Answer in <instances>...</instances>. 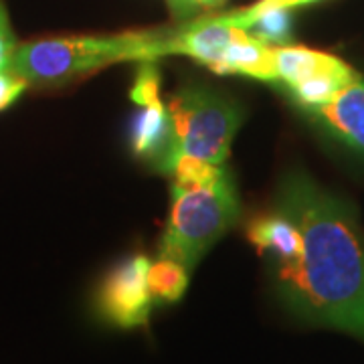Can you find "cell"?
<instances>
[{
	"label": "cell",
	"mask_w": 364,
	"mask_h": 364,
	"mask_svg": "<svg viewBox=\"0 0 364 364\" xmlns=\"http://www.w3.org/2000/svg\"><path fill=\"white\" fill-rule=\"evenodd\" d=\"M146 279L154 304H176L188 287V269L178 261L160 257L150 263Z\"/></svg>",
	"instance_id": "cell-11"
},
{
	"label": "cell",
	"mask_w": 364,
	"mask_h": 364,
	"mask_svg": "<svg viewBox=\"0 0 364 364\" xmlns=\"http://www.w3.org/2000/svg\"><path fill=\"white\" fill-rule=\"evenodd\" d=\"M273 207L296 223L301 239L294 259L272 263L279 304L301 324L364 342V247L350 207L306 174H289Z\"/></svg>",
	"instance_id": "cell-1"
},
{
	"label": "cell",
	"mask_w": 364,
	"mask_h": 364,
	"mask_svg": "<svg viewBox=\"0 0 364 364\" xmlns=\"http://www.w3.org/2000/svg\"><path fill=\"white\" fill-rule=\"evenodd\" d=\"M340 142L364 154V79H354L326 104L306 109Z\"/></svg>",
	"instance_id": "cell-6"
},
{
	"label": "cell",
	"mask_w": 364,
	"mask_h": 364,
	"mask_svg": "<svg viewBox=\"0 0 364 364\" xmlns=\"http://www.w3.org/2000/svg\"><path fill=\"white\" fill-rule=\"evenodd\" d=\"M142 109L134 117L130 130V144L134 154L148 158L160 168L172 150V124L166 104L154 100L140 105Z\"/></svg>",
	"instance_id": "cell-7"
},
{
	"label": "cell",
	"mask_w": 364,
	"mask_h": 364,
	"mask_svg": "<svg viewBox=\"0 0 364 364\" xmlns=\"http://www.w3.org/2000/svg\"><path fill=\"white\" fill-rule=\"evenodd\" d=\"M164 31H136L105 37H57L16 47L13 69L28 85L53 87L122 61H154L170 55Z\"/></svg>",
	"instance_id": "cell-2"
},
{
	"label": "cell",
	"mask_w": 364,
	"mask_h": 364,
	"mask_svg": "<svg viewBox=\"0 0 364 364\" xmlns=\"http://www.w3.org/2000/svg\"><path fill=\"white\" fill-rule=\"evenodd\" d=\"M166 107L172 124L170 154H191L223 166L241 124V109L219 93L196 85L176 91Z\"/></svg>",
	"instance_id": "cell-4"
},
{
	"label": "cell",
	"mask_w": 364,
	"mask_h": 364,
	"mask_svg": "<svg viewBox=\"0 0 364 364\" xmlns=\"http://www.w3.org/2000/svg\"><path fill=\"white\" fill-rule=\"evenodd\" d=\"M132 100L138 105L160 100V75L154 61H142L132 87Z\"/></svg>",
	"instance_id": "cell-12"
},
{
	"label": "cell",
	"mask_w": 364,
	"mask_h": 364,
	"mask_svg": "<svg viewBox=\"0 0 364 364\" xmlns=\"http://www.w3.org/2000/svg\"><path fill=\"white\" fill-rule=\"evenodd\" d=\"M247 237L259 253L269 257V263L294 259L301 241L296 223L275 207L249 223Z\"/></svg>",
	"instance_id": "cell-10"
},
{
	"label": "cell",
	"mask_w": 364,
	"mask_h": 364,
	"mask_svg": "<svg viewBox=\"0 0 364 364\" xmlns=\"http://www.w3.org/2000/svg\"><path fill=\"white\" fill-rule=\"evenodd\" d=\"M26 85L28 83L23 77H18L13 69L2 71L0 73V112L6 109L9 105H13L23 95V91L26 90Z\"/></svg>",
	"instance_id": "cell-14"
},
{
	"label": "cell",
	"mask_w": 364,
	"mask_h": 364,
	"mask_svg": "<svg viewBox=\"0 0 364 364\" xmlns=\"http://www.w3.org/2000/svg\"><path fill=\"white\" fill-rule=\"evenodd\" d=\"M150 261L144 255H134L117 263L104 277L95 294L97 316L119 330H134L148 324L154 299L148 289Z\"/></svg>",
	"instance_id": "cell-5"
},
{
	"label": "cell",
	"mask_w": 364,
	"mask_h": 364,
	"mask_svg": "<svg viewBox=\"0 0 364 364\" xmlns=\"http://www.w3.org/2000/svg\"><path fill=\"white\" fill-rule=\"evenodd\" d=\"M314 2H320V0H257L255 4H251L247 9H241L243 14H255L261 11H269V9H287V11H294L299 6H308Z\"/></svg>",
	"instance_id": "cell-15"
},
{
	"label": "cell",
	"mask_w": 364,
	"mask_h": 364,
	"mask_svg": "<svg viewBox=\"0 0 364 364\" xmlns=\"http://www.w3.org/2000/svg\"><path fill=\"white\" fill-rule=\"evenodd\" d=\"M16 47L18 45L14 43V35L11 31V25H9V16H6L2 2H0V73L11 71Z\"/></svg>",
	"instance_id": "cell-13"
},
{
	"label": "cell",
	"mask_w": 364,
	"mask_h": 364,
	"mask_svg": "<svg viewBox=\"0 0 364 364\" xmlns=\"http://www.w3.org/2000/svg\"><path fill=\"white\" fill-rule=\"evenodd\" d=\"M273 65H275V83L291 90L308 79L322 75L328 71L342 69L344 63L336 55L316 51L299 45H282L273 47Z\"/></svg>",
	"instance_id": "cell-9"
},
{
	"label": "cell",
	"mask_w": 364,
	"mask_h": 364,
	"mask_svg": "<svg viewBox=\"0 0 364 364\" xmlns=\"http://www.w3.org/2000/svg\"><path fill=\"white\" fill-rule=\"evenodd\" d=\"M215 73H235L275 83L273 47L253 37L245 28H237Z\"/></svg>",
	"instance_id": "cell-8"
},
{
	"label": "cell",
	"mask_w": 364,
	"mask_h": 364,
	"mask_svg": "<svg viewBox=\"0 0 364 364\" xmlns=\"http://www.w3.org/2000/svg\"><path fill=\"white\" fill-rule=\"evenodd\" d=\"M176 9H184L188 4H205V6H213V4H219L223 0H170Z\"/></svg>",
	"instance_id": "cell-16"
},
{
	"label": "cell",
	"mask_w": 364,
	"mask_h": 364,
	"mask_svg": "<svg viewBox=\"0 0 364 364\" xmlns=\"http://www.w3.org/2000/svg\"><path fill=\"white\" fill-rule=\"evenodd\" d=\"M170 198L160 255L191 272L239 219L235 184L225 170L210 182H172Z\"/></svg>",
	"instance_id": "cell-3"
}]
</instances>
